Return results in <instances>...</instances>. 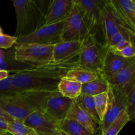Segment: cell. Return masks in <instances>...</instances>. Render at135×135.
I'll return each instance as SVG.
<instances>
[{"instance_id": "cell-1", "label": "cell", "mask_w": 135, "mask_h": 135, "mask_svg": "<svg viewBox=\"0 0 135 135\" xmlns=\"http://www.w3.org/2000/svg\"><path fill=\"white\" fill-rule=\"evenodd\" d=\"M79 55L67 61L38 66L12 74V84L17 90L55 92L60 80L70 69L78 66Z\"/></svg>"}, {"instance_id": "cell-2", "label": "cell", "mask_w": 135, "mask_h": 135, "mask_svg": "<svg viewBox=\"0 0 135 135\" xmlns=\"http://www.w3.org/2000/svg\"><path fill=\"white\" fill-rule=\"evenodd\" d=\"M51 1L13 0L17 19V39L34 32L44 26L45 17Z\"/></svg>"}, {"instance_id": "cell-3", "label": "cell", "mask_w": 135, "mask_h": 135, "mask_svg": "<svg viewBox=\"0 0 135 135\" xmlns=\"http://www.w3.org/2000/svg\"><path fill=\"white\" fill-rule=\"evenodd\" d=\"M52 92L38 90L20 91L12 97L0 100V109L15 120L22 121L35 111H41L45 98Z\"/></svg>"}, {"instance_id": "cell-4", "label": "cell", "mask_w": 135, "mask_h": 135, "mask_svg": "<svg viewBox=\"0 0 135 135\" xmlns=\"http://www.w3.org/2000/svg\"><path fill=\"white\" fill-rule=\"evenodd\" d=\"M54 45L16 43L15 57L18 61L38 67L52 63Z\"/></svg>"}, {"instance_id": "cell-5", "label": "cell", "mask_w": 135, "mask_h": 135, "mask_svg": "<svg viewBox=\"0 0 135 135\" xmlns=\"http://www.w3.org/2000/svg\"><path fill=\"white\" fill-rule=\"evenodd\" d=\"M106 50L107 47L98 40L96 36L89 34L82 43L78 66L99 73L102 67Z\"/></svg>"}, {"instance_id": "cell-6", "label": "cell", "mask_w": 135, "mask_h": 135, "mask_svg": "<svg viewBox=\"0 0 135 135\" xmlns=\"http://www.w3.org/2000/svg\"><path fill=\"white\" fill-rule=\"evenodd\" d=\"M75 5L83 17L90 34L96 36L100 29L102 11L105 1L102 0H75Z\"/></svg>"}, {"instance_id": "cell-7", "label": "cell", "mask_w": 135, "mask_h": 135, "mask_svg": "<svg viewBox=\"0 0 135 135\" xmlns=\"http://www.w3.org/2000/svg\"><path fill=\"white\" fill-rule=\"evenodd\" d=\"M89 34L86 25L75 3L73 9L64 21L61 35V42H83Z\"/></svg>"}, {"instance_id": "cell-8", "label": "cell", "mask_w": 135, "mask_h": 135, "mask_svg": "<svg viewBox=\"0 0 135 135\" xmlns=\"http://www.w3.org/2000/svg\"><path fill=\"white\" fill-rule=\"evenodd\" d=\"M64 21L50 25H44L28 35L21 37L17 43H32L44 45H55L61 42V35Z\"/></svg>"}, {"instance_id": "cell-9", "label": "cell", "mask_w": 135, "mask_h": 135, "mask_svg": "<svg viewBox=\"0 0 135 135\" xmlns=\"http://www.w3.org/2000/svg\"><path fill=\"white\" fill-rule=\"evenodd\" d=\"M73 100L63 96L58 91L52 92L43 100L41 112L59 122L67 118L69 109Z\"/></svg>"}, {"instance_id": "cell-10", "label": "cell", "mask_w": 135, "mask_h": 135, "mask_svg": "<svg viewBox=\"0 0 135 135\" xmlns=\"http://www.w3.org/2000/svg\"><path fill=\"white\" fill-rule=\"evenodd\" d=\"M100 29L105 40L104 44L108 42L112 36L118 32L126 33L135 36V31L127 26L117 17L107 1H105V5L102 11Z\"/></svg>"}, {"instance_id": "cell-11", "label": "cell", "mask_w": 135, "mask_h": 135, "mask_svg": "<svg viewBox=\"0 0 135 135\" xmlns=\"http://www.w3.org/2000/svg\"><path fill=\"white\" fill-rule=\"evenodd\" d=\"M24 124L38 135H56L59 130V122L41 111H35L23 121Z\"/></svg>"}, {"instance_id": "cell-12", "label": "cell", "mask_w": 135, "mask_h": 135, "mask_svg": "<svg viewBox=\"0 0 135 135\" xmlns=\"http://www.w3.org/2000/svg\"><path fill=\"white\" fill-rule=\"evenodd\" d=\"M106 113L101 126L102 134L107 130L112 123L117 118L120 112L125 109L127 96L109 84Z\"/></svg>"}, {"instance_id": "cell-13", "label": "cell", "mask_w": 135, "mask_h": 135, "mask_svg": "<svg viewBox=\"0 0 135 135\" xmlns=\"http://www.w3.org/2000/svg\"><path fill=\"white\" fill-rule=\"evenodd\" d=\"M106 80L112 86L127 96L135 81V56L126 67Z\"/></svg>"}, {"instance_id": "cell-14", "label": "cell", "mask_w": 135, "mask_h": 135, "mask_svg": "<svg viewBox=\"0 0 135 135\" xmlns=\"http://www.w3.org/2000/svg\"><path fill=\"white\" fill-rule=\"evenodd\" d=\"M75 0L51 1L45 17L44 25H50L65 21L75 6Z\"/></svg>"}, {"instance_id": "cell-15", "label": "cell", "mask_w": 135, "mask_h": 135, "mask_svg": "<svg viewBox=\"0 0 135 135\" xmlns=\"http://www.w3.org/2000/svg\"><path fill=\"white\" fill-rule=\"evenodd\" d=\"M132 58L127 59L121 57L107 48L103 60L102 67L99 71V74L105 79H109L126 67L130 63Z\"/></svg>"}, {"instance_id": "cell-16", "label": "cell", "mask_w": 135, "mask_h": 135, "mask_svg": "<svg viewBox=\"0 0 135 135\" xmlns=\"http://www.w3.org/2000/svg\"><path fill=\"white\" fill-rule=\"evenodd\" d=\"M117 17L135 31V5L132 0H106Z\"/></svg>"}, {"instance_id": "cell-17", "label": "cell", "mask_w": 135, "mask_h": 135, "mask_svg": "<svg viewBox=\"0 0 135 135\" xmlns=\"http://www.w3.org/2000/svg\"><path fill=\"white\" fill-rule=\"evenodd\" d=\"M83 42L70 41L60 42L54 45L52 63H57L78 56Z\"/></svg>"}, {"instance_id": "cell-18", "label": "cell", "mask_w": 135, "mask_h": 135, "mask_svg": "<svg viewBox=\"0 0 135 135\" xmlns=\"http://www.w3.org/2000/svg\"><path fill=\"white\" fill-rule=\"evenodd\" d=\"M67 118L75 121L94 135H98L99 128H101L100 124L98 123L88 113L82 109L76 104L75 100L69 109Z\"/></svg>"}, {"instance_id": "cell-19", "label": "cell", "mask_w": 135, "mask_h": 135, "mask_svg": "<svg viewBox=\"0 0 135 135\" xmlns=\"http://www.w3.org/2000/svg\"><path fill=\"white\" fill-rule=\"evenodd\" d=\"M98 76L99 73L97 71L77 66L70 69L65 77L84 84L93 81Z\"/></svg>"}, {"instance_id": "cell-20", "label": "cell", "mask_w": 135, "mask_h": 135, "mask_svg": "<svg viewBox=\"0 0 135 135\" xmlns=\"http://www.w3.org/2000/svg\"><path fill=\"white\" fill-rule=\"evenodd\" d=\"M83 84L71 79L63 77L57 86V91L63 96L75 100L82 94Z\"/></svg>"}, {"instance_id": "cell-21", "label": "cell", "mask_w": 135, "mask_h": 135, "mask_svg": "<svg viewBox=\"0 0 135 135\" xmlns=\"http://www.w3.org/2000/svg\"><path fill=\"white\" fill-rule=\"evenodd\" d=\"M109 84L106 79L99 74V76L94 80L84 84L82 86V94L95 96L108 92Z\"/></svg>"}, {"instance_id": "cell-22", "label": "cell", "mask_w": 135, "mask_h": 135, "mask_svg": "<svg viewBox=\"0 0 135 135\" xmlns=\"http://www.w3.org/2000/svg\"><path fill=\"white\" fill-rule=\"evenodd\" d=\"M75 101L82 109L88 113L101 126L102 123L96 112L94 96L81 94Z\"/></svg>"}, {"instance_id": "cell-23", "label": "cell", "mask_w": 135, "mask_h": 135, "mask_svg": "<svg viewBox=\"0 0 135 135\" xmlns=\"http://www.w3.org/2000/svg\"><path fill=\"white\" fill-rule=\"evenodd\" d=\"M59 129L68 135H94L75 121L66 118L59 122Z\"/></svg>"}, {"instance_id": "cell-24", "label": "cell", "mask_w": 135, "mask_h": 135, "mask_svg": "<svg viewBox=\"0 0 135 135\" xmlns=\"http://www.w3.org/2000/svg\"><path fill=\"white\" fill-rule=\"evenodd\" d=\"M129 121L130 120L126 111L125 109H123L117 118L112 123L107 130L102 135H117Z\"/></svg>"}, {"instance_id": "cell-25", "label": "cell", "mask_w": 135, "mask_h": 135, "mask_svg": "<svg viewBox=\"0 0 135 135\" xmlns=\"http://www.w3.org/2000/svg\"><path fill=\"white\" fill-rule=\"evenodd\" d=\"M7 131L13 135H29L34 132L24 124L22 121L13 120L7 123Z\"/></svg>"}, {"instance_id": "cell-26", "label": "cell", "mask_w": 135, "mask_h": 135, "mask_svg": "<svg viewBox=\"0 0 135 135\" xmlns=\"http://www.w3.org/2000/svg\"><path fill=\"white\" fill-rule=\"evenodd\" d=\"M19 92L12 84V75L5 80L0 81V100L15 96Z\"/></svg>"}, {"instance_id": "cell-27", "label": "cell", "mask_w": 135, "mask_h": 135, "mask_svg": "<svg viewBox=\"0 0 135 135\" xmlns=\"http://www.w3.org/2000/svg\"><path fill=\"white\" fill-rule=\"evenodd\" d=\"M108 92L94 96L96 112H97V113L98 115V117L100 118L102 124V121L104 120V116H105V113H106L107 107H108Z\"/></svg>"}, {"instance_id": "cell-28", "label": "cell", "mask_w": 135, "mask_h": 135, "mask_svg": "<svg viewBox=\"0 0 135 135\" xmlns=\"http://www.w3.org/2000/svg\"><path fill=\"white\" fill-rule=\"evenodd\" d=\"M125 111L130 121H135V81L131 90L127 96Z\"/></svg>"}, {"instance_id": "cell-29", "label": "cell", "mask_w": 135, "mask_h": 135, "mask_svg": "<svg viewBox=\"0 0 135 135\" xmlns=\"http://www.w3.org/2000/svg\"><path fill=\"white\" fill-rule=\"evenodd\" d=\"M17 38L15 36H11L8 34L0 35V50H9L14 46L17 42Z\"/></svg>"}, {"instance_id": "cell-30", "label": "cell", "mask_w": 135, "mask_h": 135, "mask_svg": "<svg viewBox=\"0 0 135 135\" xmlns=\"http://www.w3.org/2000/svg\"><path fill=\"white\" fill-rule=\"evenodd\" d=\"M0 119L5 120L7 122H11V121H13V120H15L14 119L12 118L10 115H9L5 112H3L1 109H0Z\"/></svg>"}, {"instance_id": "cell-31", "label": "cell", "mask_w": 135, "mask_h": 135, "mask_svg": "<svg viewBox=\"0 0 135 135\" xmlns=\"http://www.w3.org/2000/svg\"><path fill=\"white\" fill-rule=\"evenodd\" d=\"M10 76V73L7 71L0 70V81L5 80Z\"/></svg>"}, {"instance_id": "cell-32", "label": "cell", "mask_w": 135, "mask_h": 135, "mask_svg": "<svg viewBox=\"0 0 135 135\" xmlns=\"http://www.w3.org/2000/svg\"><path fill=\"white\" fill-rule=\"evenodd\" d=\"M7 121L5 120L0 119V131H7Z\"/></svg>"}, {"instance_id": "cell-33", "label": "cell", "mask_w": 135, "mask_h": 135, "mask_svg": "<svg viewBox=\"0 0 135 135\" xmlns=\"http://www.w3.org/2000/svg\"><path fill=\"white\" fill-rule=\"evenodd\" d=\"M0 135H13L7 131H0Z\"/></svg>"}, {"instance_id": "cell-34", "label": "cell", "mask_w": 135, "mask_h": 135, "mask_svg": "<svg viewBox=\"0 0 135 135\" xmlns=\"http://www.w3.org/2000/svg\"><path fill=\"white\" fill-rule=\"evenodd\" d=\"M56 135H68V134H67V133H65L64 131H63L59 129V130L57 131V133Z\"/></svg>"}, {"instance_id": "cell-35", "label": "cell", "mask_w": 135, "mask_h": 135, "mask_svg": "<svg viewBox=\"0 0 135 135\" xmlns=\"http://www.w3.org/2000/svg\"><path fill=\"white\" fill-rule=\"evenodd\" d=\"M1 34H3V30L1 27H0V35Z\"/></svg>"}, {"instance_id": "cell-36", "label": "cell", "mask_w": 135, "mask_h": 135, "mask_svg": "<svg viewBox=\"0 0 135 135\" xmlns=\"http://www.w3.org/2000/svg\"><path fill=\"white\" fill-rule=\"evenodd\" d=\"M29 135H38V134H36L35 133H32V134H29Z\"/></svg>"}, {"instance_id": "cell-37", "label": "cell", "mask_w": 135, "mask_h": 135, "mask_svg": "<svg viewBox=\"0 0 135 135\" xmlns=\"http://www.w3.org/2000/svg\"><path fill=\"white\" fill-rule=\"evenodd\" d=\"M132 1H133V2L134 3V4L135 5V0H132Z\"/></svg>"}]
</instances>
